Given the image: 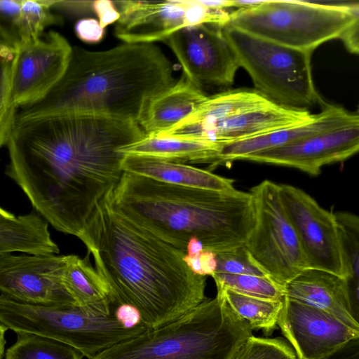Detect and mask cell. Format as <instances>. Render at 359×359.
I'll use <instances>...</instances> for the list:
<instances>
[{
	"label": "cell",
	"mask_w": 359,
	"mask_h": 359,
	"mask_svg": "<svg viewBox=\"0 0 359 359\" xmlns=\"http://www.w3.org/2000/svg\"><path fill=\"white\" fill-rule=\"evenodd\" d=\"M144 136L137 122L98 114L15 122L5 172L54 229L79 238L96 204L121 178L118 149Z\"/></svg>",
	"instance_id": "1"
},
{
	"label": "cell",
	"mask_w": 359,
	"mask_h": 359,
	"mask_svg": "<svg viewBox=\"0 0 359 359\" xmlns=\"http://www.w3.org/2000/svg\"><path fill=\"white\" fill-rule=\"evenodd\" d=\"M110 191L96 204L79 239L108 286L111 305L130 304L144 326L157 328L205 299L207 276L189 269L185 252L118 212Z\"/></svg>",
	"instance_id": "2"
},
{
	"label": "cell",
	"mask_w": 359,
	"mask_h": 359,
	"mask_svg": "<svg viewBox=\"0 0 359 359\" xmlns=\"http://www.w3.org/2000/svg\"><path fill=\"white\" fill-rule=\"evenodd\" d=\"M176 81L172 63L154 43H123L99 51L73 47L60 81L42 100L18 111L16 122L91 114L137 123L147 101Z\"/></svg>",
	"instance_id": "3"
},
{
	"label": "cell",
	"mask_w": 359,
	"mask_h": 359,
	"mask_svg": "<svg viewBox=\"0 0 359 359\" xmlns=\"http://www.w3.org/2000/svg\"><path fill=\"white\" fill-rule=\"evenodd\" d=\"M128 219L186 253L191 238L215 255L245 245L254 223L250 192L189 188L123 172L110 191Z\"/></svg>",
	"instance_id": "4"
},
{
	"label": "cell",
	"mask_w": 359,
	"mask_h": 359,
	"mask_svg": "<svg viewBox=\"0 0 359 359\" xmlns=\"http://www.w3.org/2000/svg\"><path fill=\"white\" fill-rule=\"evenodd\" d=\"M252 331L217 293L179 318L147 329L90 359H233Z\"/></svg>",
	"instance_id": "5"
},
{
	"label": "cell",
	"mask_w": 359,
	"mask_h": 359,
	"mask_svg": "<svg viewBox=\"0 0 359 359\" xmlns=\"http://www.w3.org/2000/svg\"><path fill=\"white\" fill-rule=\"evenodd\" d=\"M357 22L358 2L263 0L259 5L230 13L228 25L287 47L313 52L325 42L340 39Z\"/></svg>",
	"instance_id": "6"
},
{
	"label": "cell",
	"mask_w": 359,
	"mask_h": 359,
	"mask_svg": "<svg viewBox=\"0 0 359 359\" xmlns=\"http://www.w3.org/2000/svg\"><path fill=\"white\" fill-rule=\"evenodd\" d=\"M0 323L15 333L35 334L66 344L88 359L148 329L142 323L124 328L114 313L88 306L28 304L1 294Z\"/></svg>",
	"instance_id": "7"
},
{
	"label": "cell",
	"mask_w": 359,
	"mask_h": 359,
	"mask_svg": "<svg viewBox=\"0 0 359 359\" xmlns=\"http://www.w3.org/2000/svg\"><path fill=\"white\" fill-rule=\"evenodd\" d=\"M222 31L255 90L268 100L297 109L325 103L312 77V51L287 47L228 25Z\"/></svg>",
	"instance_id": "8"
},
{
	"label": "cell",
	"mask_w": 359,
	"mask_h": 359,
	"mask_svg": "<svg viewBox=\"0 0 359 359\" xmlns=\"http://www.w3.org/2000/svg\"><path fill=\"white\" fill-rule=\"evenodd\" d=\"M250 193L254 223L245 247L270 278L285 287L308 269L301 243L282 204L278 184L266 180Z\"/></svg>",
	"instance_id": "9"
},
{
	"label": "cell",
	"mask_w": 359,
	"mask_h": 359,
	"mask_svg": "<svg viewBox=\"0 0 359 359\" xmlns=\"http://www.w3.org/2000/svg\"><path fill=\"white\" fill-rule=\"evenodd\" d=\"M120 17L114 34L123 43H154L165 41L176 31L189 26L229 23L226 9H210L199 0L114 1Z\"/></svg>",
	"instance_id": "10"
},
{
	"label": "cell",
	"mask_w": 359,
	"mask_h": 359,
	"mask_svg": "<svg viewBox=\"0 0 359 359\" xmlns=\"http://www.w3.org/2000/svg\"><path fill=\"white\" fill-rule=\"evenodd\" d=\"M11 89L16 107L34 104L53 90L65 74L72 46L60 33L49 31L39 38L13 44Z\"/></svg>",
	"instance_id": "11"
},
{
	"label": "cell",
	"mask_w": 359,
	"mask_h": 359,
	"mask_svg": "<svg viewBox=\"0 0 359 359\" xmlns=\"http://www.w3.org/2000/svg\"><path fill=\"white\" fill-rule=\"evenodd\" d=\"M278 188L282 204L298 236L308 269L327 271L346 279L334 212L322 208L297 187L278 184Z\"/></svg>",
	"instance_id": "12"
},
{
	"label": "cell",
	"mask_w": 359,
	"mask_h": 359,
	"mask_svg": "<svg viewBox=\"0 0 359 359\" xmlns=\"http://www.w3.org/2000/svg\"><path fill=\"white\" fill-rule=\"evenodd\" d=\"M183 74L197 87H229L240 67L222 28L210 24L183 27L165 41Z\"/></svg>",
	"instance_id": "13"
},
{
	"label": "cell",
	"mask_w": 359,
	"mask_h": 359,
	"mask_svg": "<svg viewBox=\"0 0 359 359\" xmlns=\"http://www.w3.org/2000/svg\"><path fill=\"white\" fill-rule=\"evenodd\" d=\"M67 259L56 254L0 255V294L28 304H76L62 281Z\"/></svg>",
	"instance_id": "14"
},
{
	"label": "cell",
	"mask_w": 359,
	"mask_h": 359,
	"mask_svg": "<svg viewBox=\"0 0 359 359\" xmlns=\"http://www.w3.org/2000/svg\"><path fill=\"white\" fill-rule=\"evenodd\" d=\"M277 325L297 359H328L359 339V330L320 309L287 297Z\"/></svg>",
	"instance_id": "15"
},
{
	"label": "cell",
	"mask_w": 359,
	"mask_h": 359,
	"mask_svg": "<svg viewBox=\"0 0 359 359\" xmlns=\"http://www.w3.org/2000/svg\"><path fill=\"white\" fill-rule=\"evenodd\" d=\"M359 150V123L260 151L243 160L292 167L316 176L323 166L342 162Z\"/></svg>",
	"instance_id": "16"
},
{
	"label": "cell",
	"mask_w": 359,
	"mask_h": 359,
	"mask_svg": "<svg viewBox=\"0 0 359 359\" xmlns=\"http://www.w3.org/2000/svg\"><path fill=\"white\" fill-rule=\"evenodd\" d=\"M315 114L307 109L291 108L270 103L212 123L182 130H168L158 135L222 144L299 124L312 119Z\"/></svg>",
	"instance_id": "17"
},
{
	"label": "cell",
	"mask_w": 359,
	"mask_h": 359,
	"mask_svg": "<svg viewBox=\"0 0 359 359\" xmlns=\"http://www.w3.org/2000/svg\"><path fill=\"white\" fill-rule=\"evenodd\" d=\"M359 123V116L342 107L324 104L323 109L307 121L259 136L222 144L213 168L230 164L268 149L288 145L316 134Z\"/></svg>",
	"instance_id": "18"
},
{
	"label": "cell",
	"mask_w": 359,
	"mask_h": 359,
	"mask_svg": "<svg viewBox=\"0 0 359 359\" xmlns=\"http://www.w3.org/2000/svg\"><path fill=\"white\" fill-rule=\"evenodd\" d=\"M285 297L320 309L359 330L348 280L334 273L306 269L285 287Z\"/></svg>",
	"instance_id": "19"
},
{
	"label": "cell",
	"mask_w": 359,
	"mask_h": 359,
	"mask_svg": "<svg viewBox=\"0 0 359 359\" xmlns=\"http://www.w3.org/2000/svg\"><path fill=\"white\" fill-rule=\"evenodd\" d=\"M206 97L182 74L173 86L147 101L137 123L146 135L162 133L191 114Z\"/></svg>",
	"instance_id": "20"
},
{
	"label": "cell",
	"mask_w": 359,
	"mask_h": 359,
	"mask_svg": "<svg viewBox=\"0 0 359 359\" xmlns=\"http://www.w3.org/2000/svg\"><path fill=\"white\" fill-rule=\"evenodd\" d=\"M121 169L123 172L185 187L216 191L234 189L233 180L188 164L124 155Z\"/></svg>",
	"instance_id": "21"
},
{
	"label": "cell",
	"mask_w": 359,
	"mask_h": 359,
	"mask_svg": "<svg viewBox=\"0 0 359 359\" xmlns=\"http://www.w3.org/2000/svg\"><path fill=\"white\" fill-rule=\"evenodd\" d=\"M221 147L208 141L149 135L117 151L126 156L183 164L209 163L212 169Z\"/></svg>",
	"instance_id": "22"
},
{
	"label": "cell",
	"mask_w": 359,
	"mask_h": 359,
	"mask_svg": "<svg viewBox=\"0 0 359 359\" xmlns=\"http://www.w3.org/2000/svg\"><path fill=\"white\" fill-rule=\"evenodd\" d=\"M20 252L27 254H57L48 223L36 210L15 216L0 207V255Z\"/></svg>",
	"instance_id": "23"
},
{
	"label": "cell",
	"mask_w": 359,
	"mask_h": 359,
	"mask_svg": "<svg viewBox=\"0 0 359 359\" xmlns=\"http://www.w3.org/2000/svg\"><path fill=\"white\" fill-rule=\"evenodd\" d=\"M89 253L81 259L68 255L62 281L76 305L88 306L107 314H112L109 288L102 277L89 262Z\"/></svg>",
	"instance_id": "24"
},
{
	"label": "cell",
	"mask_w": 359,
	"mask_h": 359,
	"mask_svg": "<svg viewBox=\"0 0 359 359\" xmlns=\"http://www.w3.org/2000/svg\"><path fill=\"white\" fill-rule=\"evenodd\" d=\"M273 103L255 90L235 89L207 96L191 114L169 130L203 126Z\"/></svg>",
	"instance_id": "25"
},
{
	"label": "cell",
	"mask_w": 359,
	"mask_h": 359,
	"mask_svg": "<svg viewBox=\"0 0 359 359\" xmlns=\"http://www.w3.org/2000/svg\"><path fill=\"white\" fill-rule=\"evenodd\" d=\"M217 291V293L224 296L231 308L252 330H262L269 335L278 327L283 299L272 300L252 297L229 288Z\"/></svg>",
	"instance_id": "26"
},
{
	"label": "cell",
	"mask_w": 359,
	"mask_h": 359,
	"mask_svg": "<svg viewBox=\"0 0 359 359\" xmlns=\"http://www.w3.org/2000/svg\"><path fill=\"white\" fill-rule=\"evenodd\" d=\"M16 341L6 351V359H83L74 348L43 336L17 332Z\"/></svg>",
	"instance_id": "27"
},
{
	"label": "cell",
	"mask_w": 359,
	"mask_h": 359,
	"mask_svg": "<svg viewBox=\"0 0 359 359\" xmlns=\"http://www.w3.org/2000/svg\"><path fill=\"white\" fill-rule=\"evenodd\" d=\"M342 250L346 279L352 295L358 297L359 219L347 212H334Z\"/></svg>",
	"instance_id": "28"
},
{
	"label": "cell",
	"mask_w": 359,
	"mask_h": 359,
	"mask_svg": "<svg viewBox=\"0 0 359 359\" xmlns=\"http://www.w3.org/2000/svg\"><path fill=\"white\" fill-rule=\"evenodd\" d=\"M211 276L217 290L229 288L243 294L272 300H283L285 297V287L269 277L217 272Z\"/></svg>",
	"instance_id": "29"
},
{
	"label": "cell",
	"mask_w": 359,
	"mask_h": 359,
	"mask_svg": "<svg viewBox=\"0 0 359 359\" xmlns=\"http://www.w3.org/2000/svg\"><path fill=\"white\" fill-rule=\"evenodd\" d=\"M13 58L12 45L0 43V148L7 144L18 114L11 89Z\"/></svg>",
	"instance_id": "30"
},
{
	"label": "cell",
	"mask_w": 359,
	"mask_h": 359,
	"mask_svg": "<svg viewBox=\"0 0 359 359\" xmlns=\"http://www.w3.org/2000/svg\"><path fill=\"white\" fill-rule=\"evenodd\" d=\"M54 0H23L15 29L17 39L27 41L39 38L44 29L60 22L52 13Z\"/></svg>",
	"instance_id": "31"
},
{
	"label": "cell",
	"mask_w": 359,
	"mask_h": 359,
	"mask_svg": "<svg viewBox=\"0 0 359 359\" xmlns=\"http://www.w3.org/2000/svg\"><path fill=\"white\" fill-rule=\"evenodd\" d=\"M233 359H297L283 337L266 338L250 336L242 344Z\"/></svg>",
	"instance_id": "32"
},
{
	"label": "cell",
	"mask_w": 359,
	"mask_h": 359,
	"mask_svg": "<svg viewBox=\"0 0 359 359\" xmlns=\"http://www.w3.org/2000/svg\"><path fill=\"white\" fill-rule=\"evenodd\" d=\"M216 259L217 267L215 272L249 274L270 278L250 256L245 245L233 250L217 254Z\"/></svg>",
	"instance_id": "33"
},
{
	"label": "cell",
	"mask_w": 359,
	"mask_h": 359,
	"mask_svg": "<svg viewBox=\"0 0 359 359\" xmlns=\"http://www.w3.org/2000/svg\"><path fill=\"white\" fill-rule=\"evenodd\" d=\"M184 261L189 269L200 276H212L217 267L216 255L208 250L195 255H185Z\"/></svg>",
	"instance_id": "34"
},
{
	"label": "cell",
	"mask_w": 359,
	"mask_h": 359,
	"mask_svg": "<svg viewBox=\"0 0 359 359\" xmlns=\"http://www.w3.org/2000/svg\"><path fill=\"white\" fill-rule=\"evenodd\" d=\"M76 36L86 43H97L104 34L98 20L94 18H84L79 20L75 26Z\"/></svg>",
	"instance_id": "35"
},
{
	"label": "cell",
	"mask_w": 359,
	"mask_h": 359,
	"mask_svg": "<svg viewBox=\"0 0 359 359\" xmlns=\"http://www.w3.org/2000/svg\"><path fill=\"white\" fill-rule=\"evenodd\" d=\"M93 13L98 18V22L102 28L116 22L120 17L119 12L114 1L109 0H97L93 3Z\"/></svg>",
	"instance_id": "36"
},
{
	"label": "cell",
	"mask_w": 359,
	"mask_h": 359,
	"mask_svg": "<svg viewBox=\"0 0 359 359\" xmlns=\"http://www.w3.org/2000/svg\"><path fill=\"white\" fill-rule=\"evenodd\" d=\"M93 1L54 0L51 10L55 9L74 16L88 15L93 12Z\"/></svg>",
	"instance_id": "37"
},
{
	"label": "cell",
	"mask_w": 359,
	"mask_h": 359,
	"mask_svg": "<svg viewBox=\"0 0 359 359\" xmlns=\"http://www.w3.org/2000/svg\"><path fill=\"white\" fill-rule=\"evenodd\" d=\"M114 316L126 329H133L142 324L140 311L130 304H123L116 306Z\"/></svg>",
	"instance_id": "38"
},
{
	"label": "cell",
	"mask_w": 359,
	"mask_h": 359,
	"mask_svg": "<svg viewBox=\"0 0 359 359\" xmlns=\"http://www.w3.org/2000/svg\"><path fill=\"white\" fill-rule=\"evenodd\" d=\"M22 1L0 0V24L1 25V22L4 21L8 22L15 29L20 17Z\"/></svg>",
	"instance_id": "39"
},
{
	"label": "cell",
	"mask_w": 359,
	"mask_h": 359,
	"mask_svg": "<svg viewBox=\"0 0 359 359\" xmlns=\"http://www.w3.org/2000/svg\"><path fill=\"white\" fill-rule=\"evenodd\" d=\"M359 22L350 26L342 34L340 40L348 52L352 54L359 53Z\"/></svg>",
	"instance_id": "40"
},
{
	"label": "cell",
	"mask_w": 359,
	"mask_h": 359,
	"mask_svg": "<svg viewBox=\"0 0 359 359\" xmlns=\"http://www.w3.org/2000/svg\"><path fill=\"white\" fill-rule=\"evenodd\" d=\"M328 359H359V339L350 341Z\"/></svg>",
	"instance_id": "41"
},
{
	"label": "cell",
	"mask_w": 359,
	"mask_h": 359,
	"mask_svg": "<svg viewBox=\"0 0 359 359\" xmlns=\"http://www.w3.org/2000/svg\"><path fill=\"white\" fill-rule=\"evenodd\" d=\"M199 2L204 6L214 10H222L232 7L231 0H199Z\"/></svg>",
	"instance_id": "42"
},
{
	"label": "cell",
	"mask_w": 359,
	"mask_h": 359,
	"mask_svg": "<svg viewBox=\"0 0 359 359\" xmlns=\"http://www.w3.org/2000/svg\"><path fill=\"white\" fill-rule=\"evenodd\" d=\"M204 250V246L199 240L196 238H191L187 243L186 248V255H195L202 252Z\"/></svg>",
	"instance_id": "43"
},
{
	"label": "cell",
	"mask_w": 359,
	"mask_h": 359,
	"mask_svg": "<svg viewBox=\"0 0 359 359\" xmlns=\"http://www.w3.org/2000/svg\"><path fill=\"white\" fill-rule=\"evenodd\" d=\"M232 1V7H236L239 8H249L254 7L255 6L259 5L263 0L262 1H244V0H231Z\"/></svg>",
	"instance_id": "44"
},
{
	"label": "cell",
	"mask_w": 359,
	"mask_h": 359,
	"mask_svg": "<svg viewBox=\"0 0 359 359\" xmlns=\"http://www.w3.org/2000/svg\"><path fill=\"white\" fill-rule=\"evenodd\" d=\"M8 329L0 323V359H2L5 353V333Z\"/></svg>",
	"instance_id": "45"
}]
</instances>
